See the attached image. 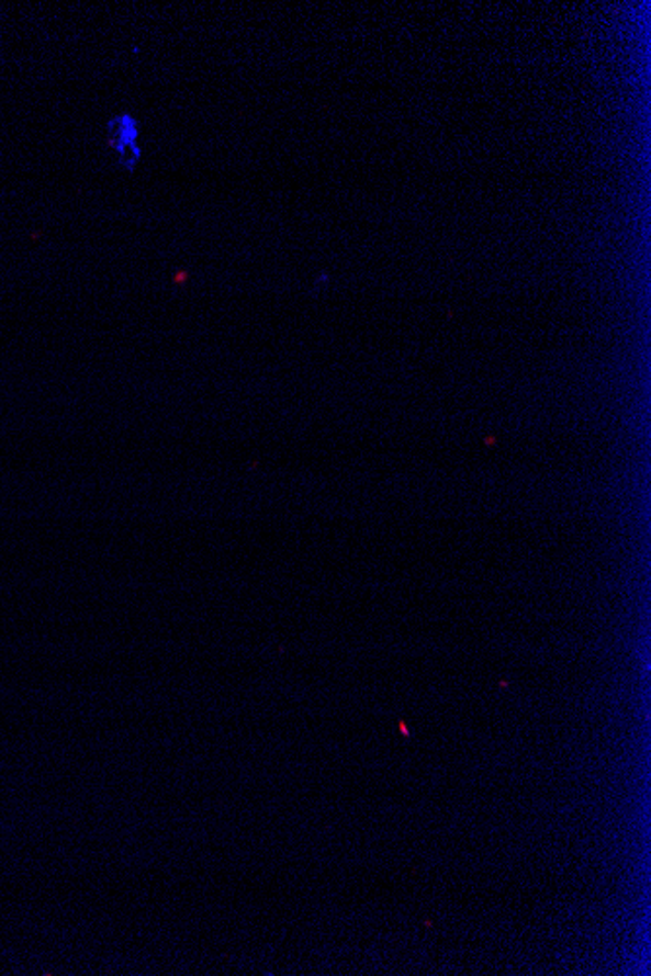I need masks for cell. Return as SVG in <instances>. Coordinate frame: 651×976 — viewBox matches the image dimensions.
<instances>
[{
    "label": "cell",
    "mask_w": 651,
    "mask_h": 976,
    "mask_svg": "<svg viewBox=\"0 0 651 976\" xmlns=\"http://www.w3.org/2000/svg\"><path fill=\"white\" fill-rule=\"evenodd\" d=\"M0 10H2V4H0Z\"/></svg>",
    "instance_id": "7a4b0ae2"
},
{
    "label": "cell",
    "mask_w": 651,
    "mask_h": 976,
    "mask_svg": "<svg viewBox=\"0 0 651 976\" xmlns=\"http://www.w3.org/2000/svg\"><path fill=\"white\" fill-rule=\"evenodd\" d=\"M139 135V122L130 112L120 113L108 123V147L112 148L113 155L117 156V162L127 172H135L143 155Z\"/></svg>",
    "instance_id": "6da1fadb"
}]
</instances>
